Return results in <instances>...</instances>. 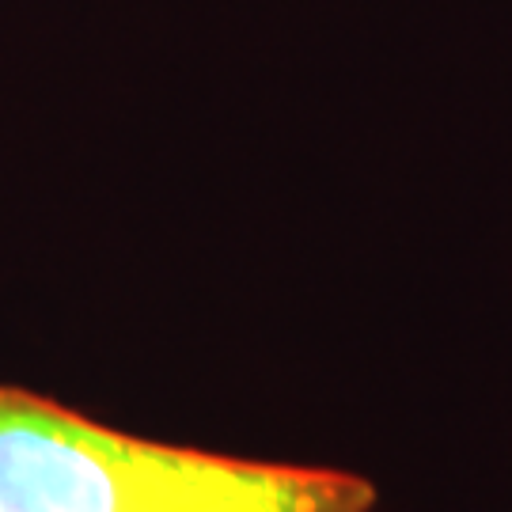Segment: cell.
<instances>
[{"label":"cell","instance_id":"cell-1","mask_svg":"<svg viewBox=\"0 0 512 512\" xmlns=\"http://www.w3.org/2000/svg\"><path fill=\"white\" fill-rule=\"evenodd\" d=\"M376 482L133 437L0 384V512H376Z\"/></svg>","mask_w":512,"mask_h":512}]
</instances>
